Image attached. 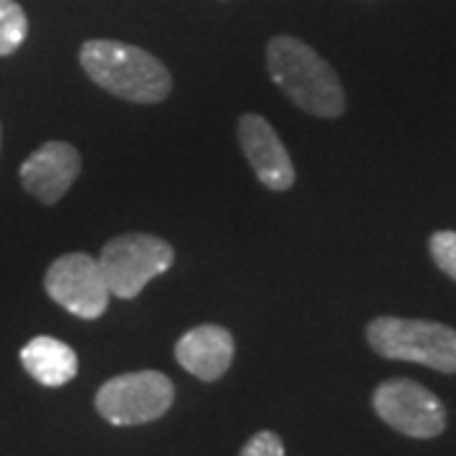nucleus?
I'll use <instances>...</instances> for the list:
<instances>
[{
    "instance_id": "nucleus-1",
    "label": "nucleus",
    "mask_w": 456,
    "mask_h": 456,
    "mask_svg": "<svg viewBox=\"0 0 456 456\" xmlns=\"http://www.w3.org/2000/svg\"><path fill=\"white\" fill-rule=\"evenodd\" d=\"M266 69L279 92L302 112L322 119L345 112L347 97L338 71L310 44L294 36H274L266 44Z\"/></svg>"
},
{
    "instance_id": "nucleus-5",
    "label": "nucleus",
    "mask_w": 456,
    "mask_h": 456,
    "mask_svg": "<svg viewBox=\"0 0 456 456\" xmlns=\"http://www.w3.org/2000/svg\"><path fill=\"white\" fill-rule=\"evenodd\" d=\"M173 401L175 386L160 370L114 375L94 395L97 413L112 426L152 424L170 411Z\"/></svg>"
},
{
    "instance_id": "nucleus-2",
    "label": "nucleus",
    "mask_w": 456,
    "mask_h": 456,
    "mask_svg": "<svg viewBox=\"0 0 456 456\" xmlns=\"http://www.w3.org/2000/svg\"><path fill=\"white\" fill-rule=\"evenodd\" d=\"M79 64L97 86L132 104H160L173 92L167 66L150 51L132 44L112 38L84 41Z\"/></svg>"
},
{
    "instance_id": "nucleus-11",
    "label": "nucleus",
    "mask_w": 456,
    "mask_h": 456,
    "mask_svg": "<svg viewBox=\"0 0 456 456\" xmlns=\"http://www.w3.org/2000/svg\"><path fill=\"white\" fill-rule=\"evenodd\" d=\"M20 365L36 383L46 388H61L79 373V358L71 345L51 335H38L20 347Z\"/></svg>"
},
{
    "instance_id": "nucleus-13",
    "label": "nucleus",
    "mask_w": 456,
    "mask_h": 456,
    "mask_svg": "<svg viewBox=\"0 0 456 456\" xmlns=\"http://www.w3.org/2000/svg\"><path fill=\"white\" fill-rule=\"evenodd\" d=\"M428 254L441 272L456 281V231L452 228L434 231L428 239Z\"/></svg>"
},
{
    "instance_id": "nucleus-9",
    "label": "nucleus",
    "mask_w": 456,
    "mask_h": 456,
    "mask_svg": "<svg viewBox=\"0 0 456 456\" xmlns=\"http://www.w3.org/2000/svg\"><path fill=\"white\" fill-rule=\"evenodd\" d=\"M82 173V155L69 142L53 140L36 147L18 167L23 188L44 206H56Z\"/></svg>"
},
{
    "instance_id": "nucleus-7",
    "label": "nucleus",
    "mask_w": 456,
    "mask_h": 456,
    "mask_svg": "<svg viewBox=\"0 0 456 456\" xmlns=\"http://www.w3.org/2000/svg\"><path fill=\"white\" fill-rule=\"evenodd\" d=\"M44 289L61 310L82 320H99L110 310L112 292L99 261L86 251H71L53 261L46 269Z\"/></svg>"
},
{
    "instance_id": "nucleus-14",
    "label": "nucleus",
    "mask_w": 456,
    "mask_h": 456,
    "mask_svg": "<svg viewBox=\"0 0 456 456\" xmlns=\"http://www.w3.org/2000/svg\"><path fill=\"white\" fill-rule=\"evenodd\" d=\"M241 456H284V441L277 431H259L246 441Z\"/></svg>"
},
{
    "instance_id": "nucleus-10",
    "label": "nucleus",
    "mask_w": 456,
    "mask_h": 456,
    "mask_svg": "<svg viewBox=\"0 0 456 456\" xmlns=\"http://www.w3.org/2000/svg\"><path fill=\"white\" fill-rule=\"evenodd\" d=\"M236 355V342L226 327L198 325L180 335L175 342V360L183 370L196 375L203 383L224 378Z\"/></svg>"
},
{
    "instance_id": "nucleus-8",
    "label": "nucleus",
    "mask_w": 456,
    "mask_h": 456,
    "mask_svg": "<svg viewBox=\"0 0 456 456\" xmlns=\"http://www.w3.org/2000/svg\"><path fill=\"white\" fill-rule=\"evenodd\" d=\"M236 134H239L241 152L251 165V170L256 173L261 185L274 193L289 191L297 180V173H294L289 150L284 147L272 122L256 112H246L239 117Z\"/></svg>"
},
{
    "instance_id": "nucleus-15",
    "label": "nucleus",
    "mask_w": 456,
    "mask_h": 456,
    "mask_svg": "<svg viewBox=\"0 0 456 456\" xmlns=\"http://www.w3.org/2000/svg\"><path fill=\"white\" fill-rule=\"evenodd\" d=\"M0 150H3V127H0Z\"/></svg>"
},
{
    "instance_id": "nucleus-3",
    "label": "nucleus",
    "mask_w": 456,
    "mask_h": 456,
    "mask_svg": "<svg viewBox=\"0 0 456 456\" xmlns=\"http://www.w3.org/2000/svg\"><path fill=\"white\" fill-rule=\"evenodd\" d=\"M368 345L380 358L419 362L431 370L456 373V330L434 320L375 317L365 330Z\"/></svg>"
},
{
    "instance_id": "nucleus-12",
    "label": "nucleus",
    "mask_w": 456,
    "mask_h": 456,
    "mask_svg": "<svg viewBox=\"0 0 456 456\" xmlns=\"http://www.w3.org/2000/svg\"><path fill=\"white\" fill-rule=\"evenodd\" d=\"M28 36V18L16 0H0V56L16 53Z\"/></svg>"
},
{
    "instance_id": "nucleus-4",
    "label": "nucleus",
    "mask_w": 456,
    "mask_h": 456,
    "mask_svg": "<svg viewBox=\"0 0 456 456\" xmlns=\"http://www.w3.org/2000/svg\"><path fill=\"white\" fill-rule=\"evenodd\" d=\"M97 261L110 292L119 299H134L175 264V248L152 233H122L102 246Z\"/></svg>"
},
{
    "instance_id": "nucleus-6",
    "label": "nucleus",
    "mask_w": 456,
    "mask_h": 456,
    "mask_svg": "<svg viewBox=\"0 0 456 456\" xmlns=\"http://www.w3.org/2000/svg\"><path fill=\"white\" fill-rule=\"evenodd\" d=\"M373 411L383 424L411 439H436L446 428V406L436 393L411 378H388L373 391Z\"/></svg>"
}]
</instances>
